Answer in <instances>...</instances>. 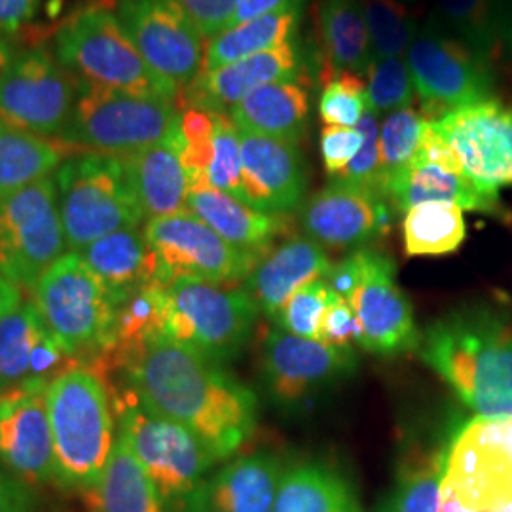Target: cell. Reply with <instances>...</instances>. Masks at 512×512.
Wrapping results in <instances>:
<instances>
[{
    "label": "cell",
    "instance_id": "cell-1",
    "mask_svg": "<svg viewBox=\"0 0 512 512\" xmlns=\"http://www.w3.org/2000/svg\"><path fill=\"white\" fill-rule=\"evenodd\" d=\"M116 372L148 410L190 431L215 461L236 454L255 431V393L162 332L129 353Z\"/></svg>",
    "mask_w": 512,
    "mask_h": 512
},
{
    "label": "cell",
    "instance_id": "cell-2",
    "mask_svg": "<svg viewBox=\"0 0 512 512\" xmlns=\"http://www.w3.org/2000/svg\"><path fill=\"white\" fill-rule=\"evenodd\" d=\"M421 361L482 418H512V317L494 306H467L420 334Z\"/></svg>",
    "mask_w": 512,
    "mask_h": 512
},
{
    "label": "cell",
    "instance_id": "cell-3",
    "mask_svg": "<svg viewBox=\"0 0 512 512\" xmlns=\"http://www.w3.org/2000/svg\"><path fill=\"white\" fill-rule=\"evenodd\" d=\"M55 484L84 492L103 475L114 435V406L107 378L90 365L74 363L48 385Z\"/></svg>",
    "mask_w": 512,
    "mask_h": 512
},
{
    "label": "cell",
    "instance_id": "cell-4",
    "mask_svg": "<svg viewBox=\"0 0 512 512\" xmlns=\"http://www.w3.org/2000/svg\"><path fill=\"white\" fill-rule=\"evenodd\" d=\"M109 385L120 435L156 486L165 509L196 512L207 471L217 461L190 431L148 410L129 387Z\"/></svg>",
    "mask_w": 512,
    "mask_h": 512
},
{
    "label": "cell",
    "instance_id": "cell-5",
    "mask_svg": "<svg viewBox=\"0 0 512 512\" xmlns=\"http://www.w3.org/2000/svg\"><path fill=\"white\" fill-rule=\"evenodd\" d=\"M74 76L97 86L175 103L181 90L156 73L137 50L114 12L90 6L67 19L52 48Z\"/></svg>",
    "mask_w": 512,
    "mask_h": 512
},
{
    "label": "cell",
    "instance_id": "cell-6",
    "mask_svg": "<svg viewBox=\"0 0 512 512\" xmlns=\"http://www.w3.org/2000/svg\"><path fill=\"white\" fill-rule=\"evenodd\" d=\"M46 327L76 363L97 368L107 357L118 300L82 256L67 251L31 289Z\"/></svg>",
    "mask_w": 512,
    "mask_h": 512
},
{
    "label": "cell",
    "instance_id": "cell-7",
    "mask_svg": "<svg viewBox=\"0 0 512 512\" xmlns=\"http://www.w3.org/2000/svg\"><path fill=\"white\" fill-rule=\"evenodd\" d=\"M67 249L82 251L112 232L145 220L124 160L99 152L69 156L54 173Z\"/></svg>",
    "mask_w": 512,
    "mask_h": 512
},
{
    "label": "cell",
    "instance_id": "cell-8",
    "mask_svg": "<svg viewBox=\"0 0 512 512\" xmlns=\"http://www.w3.org/2000/svg\"><path fill=\"white\" fill-rule=\"evenodd\" d=\"M256 317L258 308L245 291L196 279H175L164 287L162 334L215 365L238 357Z\"/></svg>",
    "mask_w": 512,
    "mask_h": 512
},
{
    "label": "cell",
    "instance_id": "cell-9",
    "mask_svg": "<svg viewBox=\"0 0 512 512\" xmlns=\"http://www.w3.org/2000/svg\"><path fill=\"white\" fill-rule=\"evenodd\" d=\"M179 116L175 103L110 90L80 78L73 116L61 141L126 158L162 143L179 126Z\"/></svg>",
    "mask_w": 512,
    "mask_h": 512
},
{
    "label": "cell",
    "instance_id": "cell-10",
    "mask_svg": "<svg viewBox=\"0 0 512 512\" xmlns=\"http://www.w3.org/2000/svg\"><path fill=\"white\" fill-rule=\"evenodd\" d=\"M440 499L465 512H512V418L467 421L444 454Z\"/></svg>",
    "mask_w": 512,
    "mask_h": 512
},
{
    "label": "cell",
    "instance_id": "cell-11",
    "mask_svg": "<svg viewBox=\"0 0 512 512\" xmlns=\"http://www.w3.org/2000/svg\"><path fill=\"white\" fill-rule=\"evenodd\" d=\"M406 63L425 120L494 99V67L435 18L418 29L406 52Z\"/></svg>",
    "mask_w": 512,
    "mask_h": 512
},
{
    "label": "cell",
    "instance_id": "cell-12",
    "mask_svg": "<svg viewBox=\"0 0 512 512\" xmlns=\"http://www.w3.org/2000/svg\"><path fill=\"white\" fill-rule=\"evenodd\" d=\"M65 251L54 175L0 192V277L31 291Z\"/></svg>",
    "mask_w": 512,
    "mask_h": 512
},
{
    "label": "cell",
    "instance_id": "cell-13",
    "mask_svg": "<svg viewBox=\"0 0 512 512\" xmlns=\"http://www.w3.org/2000/svg\"><path fill=\"white\" fill-rule=\"evenodd\" d=\"M80 78L52 50L31 48L14 57L0 76V120L48 139H59L71 122Z\"/></svg>",
    "mask_w": 512,
    "mask_h": 512
},
{
    "label": "cell",
    "instance_id": "cell-14",
    "mask_svg": "<svg viewBox=\"0 0 512 512\" xmlns=\"http://www.w3.org/2000/svg\"><path fill=\"white\" fill-rule=\"evenodd\" d=\"M143 234L158 264V281L196 279L230 285L247 279L260 256L239 251L190 211L147 220Z\"/></svg>",
    "mask_w": 512,
    "mask_h": 512
},
{
    "label": "cell",
    "instance_id": "cell-15",
    "mask_svg": "<svg viewBox=\"0 0 512 512\" xmlns=\"http://www.w3.org/2000/svg\"><path fill=\"white\" fill-rule=\"evenodd\" d=\"M114 14L148 65L179 90L202 73L205 38L177 0H118Z\"/></svg>",
    "mask_w": 512,
    "mask_h": 512
},
{
    "label": "cell",
    "instance_id": "cell-16",
    "mask_svg": "<svg viewBox=\"0 0 512 512\" xmlns=\"http://www.w3.org/2000/svg\"><path fill=\"white\" fill-rule=\"evenodd\" d=\"M353 349L330 348L285 330L268 332L262 349L266 391L281 408L293 410L321 395L355 368Z\"/></svg>",
    "mask_w": 512,
    "mask_h": 512
},
{
    "label": "cell",
    "instance_id": "cell-17",
    "mask_svg": "<svg viewBox=\"0 0 512 512\" xmlns=\"http://www.w3.org/2000/svg\"><path fill=\"white\" fill-rule=\"evenodd\" d=\"M454 148L463 171L486 190L512 186V103L488 99L429 120Z\"/></svg>",
    "mask_w": 512,
    "mask_h": 512
},
{
    "label": "cell",
    "instance_id": "cell-18",
    "mask_svg": "<svg viewBox=\"0 0 512 512\" xmlns=\"http://www.w3.org/2000/svg\"><path fill=\"white\" fill-rule=\"evenodd\" d=\"M348 302L361 329V348L384 357L418 349L421 332L406 294L395 281L391 258L366 249L363 275Z\"/></svg>",
    "mask_w": 512,
    "mask_h": 512
},
{
    "label": "cell",
    "instance_id": "cell-19",
    "mask_svg": "<svg viewBox=\"0 0 512 512\" xmlns=\"http://www.w3.org/2000/svg\"><path fill=\"white\" fill-rule=\"evenodd\" d=\"M393 211L384 196L330 179L300 207V226L321 247L351 249L385 234Z\"/></svg>",
    "mask_w": 512,
    "mask_h": 512
},
{
    "label": "cell",
    "instance_id": "cell-20",
    "mask_svg": "<svg viewBox=\"0 0 512 512\" xmlns=\"http://www.w3.org/2000/svg\"><path fill=\"white\" fill-rule=\"evenodd\" d=\"M48 385H25L0 395V465L31 486L55 482Z\"/></svg>",
    "mask_w": 512,
    "mask_h": 512
},
{
    "label": "cell",
    "instance_id": "cell-21",
    "mask_svg": "<svg viewBox=\"0 0 512 512\" xmlns=\"http://www.w3.org/2000/svg\"><path fill=\"white\" fill-rule=\"evenodd\" d=\"M238 131L243 202L279 217L298 209L308 190V173L298 145Z\"/></svg>",
    "mask_w": 512,
    "mask_h": 512
},
{
    "label": "cell",
    "instance_id": "cell-22",
    "mask_svg": "<svg viewBox=\"0 0 512 512\" xmlns=\"http://www.w3.org/2000/svg\"><path fill=\"white\" fill-rule=\"evenodd\" d=\"M74 363L31 298L0 319V395L25 385H50Z\"/></svg>",
    "mask_w": 512,
    "mask_h": 512
},
{
    "label": "cell",
    "instance_id": "cell-23",
    "mask_svg": "<svg viewBox=\"0 0 512 512\" xmlns=\"http://www.w3.org/2000/svg\"><path fill=\"white\" fill-rule=\"evenodd\" d=\"M302 71L304 50L294 38L268 52L198 74L181 93L184 107L228 114L249 93L274 82L298 80Z\"/></svg>",
    "mask_w": 512,
    "mask_h": 512
},
{
    "label": "cell",
    "instance_id": "cell-24",
    "mask_svg": "<svg viewBox=\"0 0 512 512\" xmlns=\"http://www.w3.org/2000/svg\"><path fill=\"white\" fill-rule=\"evenodd\" d=\"M329 256L308 236H296L262 256L245 279V293L258 311L275 319L298 289L311 281L325 279L330 272Z\"/></svg>",
    "mask_w": 512,
    "mask_h": 512
},
{
    "label": "cell",
    "instance_id": "cell-25",
    "mask_svg": "<svg viewBox=\"0 0 512 512\" xmlns=\"http://www.w3.org/2000/svg\"><path fill=\"white\" fill-rule=\"evenodd\" d=\"M181 118V116H179ZM129 184L145 220L169 217L186 209L190 177L184 167L179 126L158 145L122 158Z\"/></svg>",
    "mask_w": 512,
    "mask_h": 512
},
{
    "label": "cell",
    "instance_id": "cell-26",
    "mask_svg": "<svg viewBox=\"0 0 512 512\" xmlns=\"http://www.w3.org/2000/svg\"><path fill=\"white\" fill-rule=\"evenodd\" d=\"M387 198L403 213L421 203H452L463 211L503 215L499 192L482 188L463 171L416 160L389 183Z\"/></svg>",
    "mask_w": 512,
    "mask_h": 512
},
{
    "label": "cell",
    "instance_id": "cell-27",
    "mask_svg": "<svg viewBox=\"0 0 512 512\" xmlns=\"http://www.w3.org/2000/svg\"><path fill=\"white\" fill-rule=\"evenodd\" d=\"M281 461L270 452L232 459L207 478L196 512H274Z\"/></svg>",
    "mask_w": 512,
    "mask_h": 512
},
{
    "label": "cell",
    "instance_id": "cell-28",
    "mask_svg": "<svg viewBox=\"0 0 512 512\" xmlns=\"http://www.w3.org/2000/svg\"><path fill=\"white\" fill-rule=\"evenodd\" d=\"M186 209L239 251L260 258L270 251L274 239L285 230V222L279 215L256 211L209 184L190 186Z\"/></svg>",
    "mask_w": 512,
    "mask_h": 512
},
{
    "label": "cell",
    "instance_id": "cell-29",
    "mask_svg": "<svg viewBox=\"0 0 512 512\" xmlns=\"http://www.w3.org/2000/svg\"><path fill=\"white\" fill-rule=\"evenodd\" d=\"M236 128L298 145L310 124V95L302 80L262 86L228 112Z\"/></svg>",
    "mask_w": 512,
    "mask_h": 512
},
{
    "label": "cell",
    "instance_id": "cell-30",
    "mask_svg": "<svg viewBox=\"0 0 512 512\" xmlns=\"http://www.w3.org/2000/svg\"><path fill=\"white\" fill-rule=\"evenodd\" d=\"M440 25L488 65H512V0H437Z\"/></svg>",
    "mask_w": 512,
    "mask_h": 512
},
{
    "label": "cell",
    "instance_id": "cell-31",
    "mask_svg": "<svg viewBox=\"0 0 512 512\" xmlns=\"http://www.w3.org/2000/svg\"><path fill=\"white\" fill-rule=\"evenodd\" d=\"M74 253L82 256L93 274L107 285L118 304L139 289L160 283L156 258L139 228L112 232Z\"/></svg>",
    "mask_w": 512,
    "mask_h": 512
},
{
    "label": "cell",
    "instance_id": "cell-32",
    "mask_svg": "<svg viewBox=\"0 0 512 512\" xmlns=\"http://www.w3.org/2000/svg\"><path fill=\"white\" fill-rule=\"evenodd\" d=\"M274 512H365L348 476L321 461L283 469Z\"/></svg>",
    "mask_w": 512,
    "mask_h": 512
},
{
    "label": "cell",
    "instance_id": "cell-33",
    "mask_svg": "<svg viewBox=\"0 0 512 512\" xmlns=\"http://www.w3.org/2000/svg\"><path fill=\"white\" fill-rule=\"evenodd\" d=\"M304 4L306 0H289L285 6L266 16L243 21L209 38L205 44L202 73L215 71L251 55L268 52L298 38Z\"/></svg>",
    "mask_w": 512,
    "mask_h": 512
},
{
    "label": "cell",
    "instance_id": "cell-34",
    "mask_svg": "<svg viewBox=\"0 0 512 512\" xmlns=\"http://www.w3.org/2000/svg\"><path fill=\"white\" fill-rule=\"evenodd\" d=\"M90 512H165L164 501L120 433L99 480L82 492Z\"/></svg>",
    "mask_w": 512,
    "mask_h": 512
},
{
    "label": "cell",
    "instance_id": "cell-35",
    "mask_svg": "<svg viewBox=\"0 0 512 512\" xmlns=\"http://www.w3.org/2000/svg\"><path fill=\"white\" fill-rule=\"evenodd\" d=\"M319 33L334 73L368 74L374 57L361 0H323L319 6Z\"/></svg>",
    "mask_w": 512,
    "mask_h": 512
},
{
    "label": "cell",
    "instance_id": "cell-36",
    "mask_svg": "<svg viewBox=\"0 0 512 512\" xmlns=\"http://www.w3.org/2000/svg\"><path fill=\"white\" fill-rule=\"evenodd\" d=\"M73 156V147L0 120V192L52 177L59 165Z\"/></svg>",
    "mask_w": 512,
    "mask_h": 512
},
{
    "label": "cell",
    "instance_id": "cell-37",
    "mask_svg": "<svg viewBox=\"0 0 512 512\" xmlns=\"http://www.w3.org/2000/svg\"><path fill=\"white\" fill-rule=\"evenodd\" d=\"M403 232L406 255L439 256L458 251L467 226L458 205L421 203L406 211Z\"/></svg>",
    "mask_w": 512,
    "mask_h": 512
},
{
    "label": "cell",
    "instance_id": "cell-38",
    "mask_svg": "<svg viewBox=\"0 0 512 512\" xmlns=\"http://www.w3.org/2000/svg\"><path fill=\"white\" fill-rule=\"evenodd\" d=\"M444 454L446 446L406 459L380 512H439Z\"/></svg>",
    "mask_w": 512,
    "mask_h": 512
},
{
    "label": "cell",
    "instance_id": "cell-39",
    "mask_svg": "<svg viewBox=\"0 0 512 512\" xmlns=\"http://www.w3.org/2000/svg\"><path fill=\"white\" fill-rule=\"evenodd\" d=\"M372 57H406L418 25L410 8L397 0H361Z\"/></svg>",
    "mask_w": 512,
    "mask_h": 512
},
{
    "label": "cell",
    "instance_id": "cell-40",
    "mask_svg": "<svg viewBox=\"0 0 512 512\" xmlns=\"http://www.w3.org/2000/svg\"><path fill=\"white\" fill-rule=\"evenodd\" d=\"M425 116L414 107L393 110L380 122L378 148L385 194L389 183L414 160L420 145ZM389 200V198H387Z\"/></svg>",
    "mask_w": 512,
    "mask_h": 512
},
{
    "label": "cell",
    "instance_id": "cell-41",
    "mask_svg": "<svg viewBox=\"0 0 512 512\" xmlns=\"http://www.w3.org/2000/svg\"><path fill=\"white\" fill-rule=\"evenodd\" d=\"M366 101L368 110L376 116L393 110L414 107V80L406 57L376 59L366 74Z\"/></svg>",
    "mask_w": 512,
    "mask_h": 512
},
{
    "label": "cell",
    "instance_id": "cell-42",
    "mask_svg": "<svg viewBox=\"0 0 512 512\" xmlns=\"http://www.w3.org/2000/svg\"><path fill=\"white\" fill-rule=\"evenodd\" d=\"M215 135H213V158L207 167L205 181L243 202V186H241V145L239 131L232 122L230 114L215 112Z\"/></svg>",
    "mask_w": 512,
    "mask_h": 512
},
{
    "label": "cell",
    "instance_id": "cell-43",
    "mask_svg": "<svg viewBox=\"0 0 512 512\" xmlns=\"http://www.w3.org/2000/svg\"><path fill=\"white\" fill-rule=\"evenodd\" d=\"M368 109L366 84L353 73H332L319 97V116L327 126L355 128Z\"/></svg>",
    "mask_w": 512,
    "mask_h": 512
},
{
    "label": "cell",
    "instance_id": "cell-44",
    "mask_svg": "<svg viewBox=\"0 0 512 512\" xmlns=\"http://www.w3.org/2000/svg\"><path fill=\"white\" fill-rule=\"evenodd\" d=\"M336 296L325 279L311 281L289 298L274 321L285 332L317 340L323 315Z\"/></svg>",
    "mask_w": 512,
    "mask_h": 512
},
{
    "label": "cell",
    "instance_id": "cell-45",
    "mask_svg": "<svg viewBox=\"0 0 512 512\" xmlns=\"http://www.w3.org/2000/svg\"><path fill=\"white\" fill-rule=\"evenodd\" d=\"M357 129L363 133V147L342 173H338L336 177H330V179L351 184V186H357V188H363L372 194L387 198L382 169H380V148H378L380 122H378V116L372 110L366 109L357 124Z\"/></svg>",
    "mask_w": 512,
    "mask_h": 512
},
{
    "label": "cell",
    "instance_id": "cell-46",
    "mask_svg": "<svg viewBox=\"0 0 512 512\" xmlns=\"http://www.w3.org/2000/svg\"><path fill=\"white\" fill-rule=\"evenodd\" d=\"M317 340L330 348L355 351V346H359L361 329L357 323V315L349 306L348 300L342 298L340 294L332 300V304L325 311Z\"/></svg>",
    "mask_w": 512,
    "mask_h": 512
},
{
    "label": "cell",
    "instance_id": "cell-47",
    "mask_svg": "<svg viewBox=\"0 0 512 512\" xmlns=\"http://www.w3.org/2000/svg\"><path fill=\"white\" fill-rule=\"evenodd\" d=\"M363 147V133L355 128L325 126L321 131V154L330 177L342 173Z\"/></svg>",
    "mask_w": 512,
    "mask_h": 512
},
{
    "label": "cell",
    "instance_id": "cell-48",
    "mask_svg": "<svg viewBox=\"0 0 512 512\" xmlns=\"http://www.w3.org/2000/svg\"><path fill=\"white\" fill-rule=\"evenodd\" d=\"M177 2L196 23L203 38L209 40L228 27L241 0H177Z\"/></svg>",
    "mask_w": 512,
    "mask_h": 512
},
{
    "label": "cell",
    "instance_id": "cell-49",
    "mask_svg": "<svg viewBox=\"0 0 512 512\" xmlns=\"http://www.w3.org/2000/svg\"><path fill=\"white\" fill-rule=\"evenodd\" d=\"M37 505L31 484L0 469V512H35Z\"/></svg>",
    "mask_w": 512,
    "mask_h": 512
},
{
    "label": "cell",
    "instance_id": "cell-50",
    "mask_svg": "<svg viewBox=\"0 0 512 512\" xmlns=\"http://www.w3.org/2000/svg\"><path fill=\"white\" fill-rule=\"evenodd\" d=\"M40 0H0V37H18L37 18Z\"/></svg>",
    "mask_w": 512,
    "mask_h": 512
},
{
    "label": "cell",
    "instance_id": "cell-51",
    "mask_svg": "<svg viewBox=\"0 0 512 512\" xmlns=\"http://www.w3.org/2000/svg\"><path fill=\"white\" fill-rule=\"evenodd\" d=\"M287 2L289 0H241L238 8H236V12H234V16H232L230 23H228V27H234V25H239V23L249 21V19L266 16V14L274 12L277 8L285 6Z\"/></svg>",
    "mask_w": 512,
    "mask_h": 512
},
{
    "label": "cell",
    "instance_id": "cell-52",
    "mask_svg": "<svg viewBox=\"0 0 512 512\" xmlns=\"http://www.w3.org/2000/svg\"><path fill=\"white\" fill-rule=\"evenodd\" d=\"M21 300H23V293L18 285L0 277V319L4 315H8L10 311L16 310L21 304Z\"/></svg>",
    "mask_w": 512,
    "mask_h": 512
},
{
    "label": "cell",
    "instance_id": "cell-53",
    "mask_svg": "<svg viewBox=\"0 0 512 512\" xmlns=\"http://www.w3.org/2000/svg\"><path fill=\"white\" fill-rule=\"evenodd\" d=\"M16 55L18 54L14 52L12 42L8 38L0 37V76L6 73V69L10 67V63L14 61Z\"/></svg>",
    "mask_w": 512,
    "mask_h": 512
},
{
    "label": "cell",
    "instance_id": "cell-54",
    "mask_svg": "<svg viewBox=\"0 0 512 512\" xmlns=\"http://www.w3.org/2000/svg\"><path fill=\"white\" fill-rule=\"evenodd\" d=\"M397 2H401L404 6H408V8H412V6H416L420 0H397Z\"/></svg>",
    "mask_w": 512,
    "mask_h": 512
}]
</instances>
